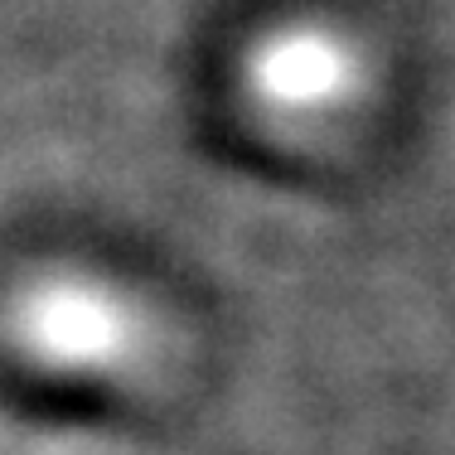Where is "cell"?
<instances>
[{"label": "cell", "instance_id": "1", "mask_svg": "<svg viewBox=\"0 0 455 455\" xmlns=\"http://www.w3.org/2000/svg\"><path fill=\"white\" fill-rule=\"evenodd\" d=\"M247 83L276 112L324 116L349 107L363 92L368 63H363V49L344 29L306 20V25H286L276 35H267L252 49Z\"/></svg>", "mask_w": 455, "mask_h": 455}]
</instances>
